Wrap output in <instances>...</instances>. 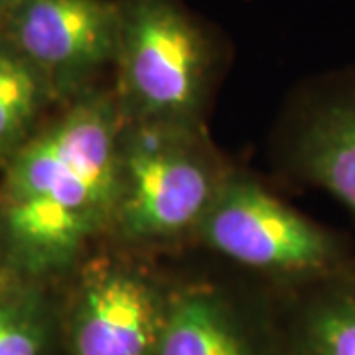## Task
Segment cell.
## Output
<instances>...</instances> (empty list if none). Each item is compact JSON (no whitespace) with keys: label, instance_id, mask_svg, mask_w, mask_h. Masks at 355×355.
<instances>
[{"label":"cell","instance_id":"6da1fadb","mask_svg":"<svg viewBox=\"0 0 355 355\" xmlns=\"http://www.w3.org/2000/svg\"><path fill=\"white\" fill-rule=\"evenodd\" d=\"M119 101L85 93L38 137L16 148L4 200H36L83 219L97 233L111 229L119 198Z\"/></svg>","mask_w":355,"mask_h":355},{"label":"cell","instance_id":"7a4b0ae2","mask_svg":"<svg viewBox=\"0 0 355 355\" xmlns=\"http://www.w3.org/2000/svg\"><path fill=\"white\" fill-rule=\"evenodd\" d=\"M223 180L198 125L125 119L111 229L128 241H164L198 229Z\"/></svg>","mask_w":355,"mask_h":355},{"label":"cell","instance_id":"3957f363","mask_svg":"<svg viewBox=\"0 0 355 355\" xmlns=\"http://www.w3.org/2000/svg\"><path fill=\"white\" fill-rule=\"evenodd\" d=\"M116 101L128 121L198 125L214 44L176 0H116Z\"/></svg>","mask_w":355,"mask_h":355},{"label":"cell","instance_id":"277c9868","mask_svg":"<svg viewBox=\"0 0 355 355\" xmlns=\"http://www.w3.org/2000/svg\"><path fill=\"white\" fill-rule=\"evenodd\" d=\"M198 229L223 257L306 288L354 261L342 235L245 178L225 176Z\"/></svg>","mask_w":355,"mask_h":355},{"label":"cell","instance_id":"5b68a950","mask_svg":"<svg viewBox=\"0 0 355 355\" xmlns=\"http://www.w3.org/2000/svg\"><path fill=\"white\" fill-rule=\"evenodd\" d=\"M0 34L53 83L73 85L114 64L116 0H16Z\"/></svg>","mask_w":355,"mask_h":355},{"label":"cell","instance_id":"8992f818","mask_svg":"<svg viewBox=\"0 0 355 355\" xmlns=\"http://www.w3.org/2000/svg\"><path fill=\"white\" fill-rule=\"evenodd\" d=\"M166 304L142 272L116 263L81 280L71 316L73 355H156Z\"/></svg>","mask_w":355,"mask_h":355},{"label":"cell","instance_id":"52a82bcc","mask_svg":"<svg viewBox=\"0 0 355 355\" xmlns=\"http://www.w3.org/2000/svg\"><path fill=\"white\" fill-rule=\"evenodd\" d=\"M286 162L355 217V71L302 95L286 132Z\"/></svg>","mask_w":355,"mask_h":355},{"label":"cell","instance_id":"ba28073f","mask_svg":"<svg viewBox=\"0 0 355 355\" xmlns=\"http://www.w3.org/2000/svg\"><path fill=\"white\" fill-rule=\"evenodd\" d=\"M156 355H261V352L219 294L191 288L166 304Z\"/></svg>","mask_w":355,"mask_h":355},{"label":"cell","instance_id":"9c48e42d","mask_svg":"<svg viewBox=\"0 0 355 355\" xmlns=\"http://www.w3.org/2000/svg\"><path fill=\"white\" fill-rule=\"evenodd\" d=\"M296 355H355V259L308 288L294 324Z\"/></svg>","mask_w":355,"mask_h":355},{"label":"cell","instance_id":"30bf717a","mask_svg":"<svg viewBox=\"0 0 355 355\" xmlns=\"http://www.w3.org/2000/svg\"><path fill=\"white\" fill-rule=\"evenodd\" d=\"M50 87V81L0 34V153L20 146Z\"/></svg>","mask_w":355,"mask_h":355},{"label":"cell","instance_id":"8fae6325","mask_svg":"<svg viewBox=\"0 0 355 355\" xmlns=\"http://www.w3.org/2000/svg\"><path fill=\"white\" fill-rule=\"evenodd\" d=\"M50 322L36 296H8L0 304V355H44Z\"/></svg>","mask_w":355,"mask_h":355},{"label":"cell","instance_id":"7c38bea8","mask_svg":"<svg viewBox=\"0 0 355 355\" xmlns=\"http://www.w3.org/2000/svg\"><path fill=\"white\" fill-rule=\"evenodd\" d=\"M14 2H16V0H0V30H2V26L6 22L10 10H12Z\"/></svg>","mask_w":355,"mask_h":355},{"label":"cell","instance_id":"4fadbf2b","mask_svg":"<svg viewBox=\"0 0 355 355\" xmlns=\"http://www.w3.org/2000/svg\"><path fill=\"white\" fill-rule=\"evenodd\" d=\"M10 294L6 292V284H4V279H2V275H0V304L8 298Z\"/></svg>","mask_w":355,"mask_h":355}]
</instances>
